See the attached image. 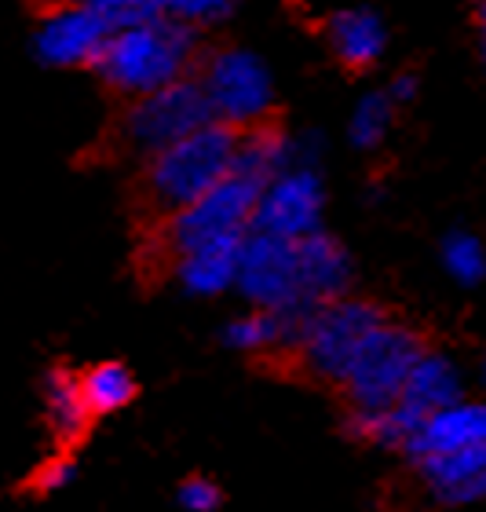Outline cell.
<instances>
[{"label": "cell", "instance_id": "cell-29", "mask_svg": "<svg viewBox=\"0 0 486 512\" xmlns=\"http://www.w3.org/2000/svg\"><path fill=\"white\" fill-rule=\"evenodd\" d=\"M479 381H483V388H486V355H483V363H479Z\"/></svg>", "mask_w": 486, "mask_h": 512}, {"label": "cell", "instance_id": "cell-15", "mask_svg": "<svg viewBox=\"0 0 486 512\" xmlns=\"http://www.w3.org/2000/svg\"><path fill=\"white\" fill-rule=\"evenodd\" d=\"M44 417H48V428H52L59 450H74L81 439L92 432V406L85 399V388H81V374L66 370V366H52L44 374Z\"/></svg>", "mask_w": 486, "mask_h": 512}, {"label": "cell", "instance_id": "cell-23", "mask_svg": "<svg viewBox=\"0 0 486 512\" xmlns=\"http://www.w3.org/2000/svg\"><path fill=\"white\" fill-rule=\"evenodd\" d=\"M439 260H443V271L454 278L457 286H479L486 278V246L468 231L446 235Z\"/></svg>", "mask_w": 486, "mask_h": 512}, {"label": "cell", "instance_id": "cell-26", "mask_svg": "<svg viewBox=\"0 0 486 512\" xmlns=\"http://www.w3.org/2000/svg\"><path fill=\"white\" fill-rule=\"evenodd\" d=\"M176 505L183 512H216L223 505L220 483L212 480V476H187L176 487Z\"/></svg>", "mask_w": 486, "mask_h": 512}, {"label": "cell", "instance_id": "cell-9", "mask_svg": "<svg viewBox=\"0 0 486 512\" xmlns=\"http://www.w3.org/2000/svg\"><path fill=\"white\" fill-rule=\"evenodd\" d=\"M238 293H242L253 308L307 315L296 242L256 235V231L245 238L242 271H238Z\"/></svg>", "mask_w": 486, "mask_h": 512}, {"label": "cell", "instance_id": "cell-3", "mask_svg": "<svg viewBox=\"0 0 486 512\" xmlns=\"http://www.w3.org/2000/svg\"><path fill=\"white\" fill-rule=\"evenodd\" d=\"M264 183L249 180L242 172H231L223 183H216L205 198L180 209V213L158 220V249L169 256L194 253L212 242H227V238H249L253 235V216L260 202Z\"/></svg>", "mask_w": 486, "mask_h": 512}, {"label": "cell", "instance_id": "cell-8", "mask_svg": "<svg viewBox=\"0 0 486 512\" xmlns=\"http://www.w3.org/2000/svg\"><path fill=\"white\" fill-rule=\"evenodd\" d=\"M114 26L117 22H110L103 11L88 8L81 0H59L33 22L30 52L37 63L52 70H77V66L96 70Z\"/></svg>", "mask_w": 486, "mask_h": 512}, {"label": "cell", "instance_id": "cell-11", "mask_svg": "<svg viewBox=\"0 0 486 512\" xmlns=\"http://www.w3.org/2000/svg\"><path fill=\"white\" fill-rule=\"evenodd\" d=\"M486 447V399H461L454 406H443L421 421L406 458H439V454H461V450Z\"/></svg>", "mask_w": 486, "mask_h": 512}, {"label": "cell", "instance_id": "cell-20", "mask_svg": "<svg viewBox=\"0 0 486 512\" xmlns=\"http://www.w3.org/2000/svg\"><path fill=\"white\" fill-rule=\"evenodd\" d=\"M424 417H417L413 410H406L402 403L381 406V410H351L348 414V432L366 447H381L406 454L421 428Z\"/></svg>", "mask_w": 486, "mask_h": 512}, {"label": "cell", "instance_id": "cell-16", "mask_svg": "<svg viewBox=\"0 0 486 512\" xmlns=\"http://www.w3.org/2000/svg\"><path fill=\"white\" fill-rule=\"evenodd\" d=\"M300 161H311L307 158V143L286 136L275 125H256V128H245L242 136H238L234 172H242V176L267 187L275 176H282V172L300 165Z\"/></svg>", "mask_w": 486, "mask_h": 512}, {"label": "cell", "instance_id": "cell-6", "mask_svg": "<svg viewBox=\"0 0 486 512\" xmlns=\"http://www.w3.org/2000/svg\"><path fill=\"white\" fill-rule=\"evenodd\" d=\"M198 81L205 88L212 118L220 125L234 128V132L267 125V114L275 103V81H271V70L256 52L223 48V52L209 55L201 63Z\"/></svg>", "mask_w": 486, "mask_h": 512}, {"label": "cell", "instance_id": "cell-1", "mask_svg": "<svg viewBox=\"0 0 486 512\" xmlns=\"http://www.w3.org/2000/svg\"><path fill=\"white\" fill-rule=\"evenodd\" d=\"M194 63H198V33L161 11V15L117 22L92 74L117 96L139 99L176 85L183 77H194Z\"/></svg>", "mask_w": 486, "mask_h": 512}, {"label": "cell", "instance_id": "cell-24", "mask_svg": "<svg viewBox=\"0 0 486 512\" xmlns=\"http://www.w3.org/2000/svg\"><path fill=\"white\" fill-rule=\"evenodd\" d=\"M74 476H77V461L70 458V450H55V454H48V458L30 472L26 487H30L33 494H59L74 483Z\"/></svg>", "mask_w": 486, "mask_h": 512}, {"label": "cell", "instance_id": "cell-12", "mask_svg": "<svg viewBox=\"0 0 486 512\" xmlns=\"http://www.w3.org/2000/svg\"><path fill=\"white\" fill-rule=\"evenodd\" d=\"M421 491L435 505L465 509L486 502V447L461 450V454H439V458L413 461Z\"/></svg>", "mask_w": 486, "mask_h": 512}, {"label": "cell", "instance_id": "cell-30", "mask_svg": "<svg viewBox=\"0 0 486 512\" xmlns=\"http://www.w3.org/2000/svg\"><path fill=\"white\" fill-rule=\"evenodd\" d=\"M483 55H486V0H483Z\"/></svg>", "mask_w": 486, "mask_h": 512}, {"label": "cell", "instance_id": "cell-25", "mask_svg": "<svg viewBox=\"0 0 486 512\" xmlns=\"http://www.w3.org/2000/svg\"><path fill=\"white\" fill-rule=\"evenodd\" d=\"M234 4H238V0H165V4H161V11H165V15H172L176 22H183V26L198 30V26L223 22L234 11Z\"/></svg>", "mask_w": 486, "mask_h": 512}, {"label": "cell", "instance_id": "cell-18", "mask_svg": "<svg viewBox=\"0 0 486 512\" xmlns=\"http://www.w3.org/2000/svg\"><path fill=\"white\" fill-rule=\"evenodd\" d=\"M465 399V374H461V366L443 352H428L417 359L413 366L410 381L402 388V399L399 403L406 410H413L417 417H428L435 410H443V406H454Z\"/></svg>", "mask_w": 486, "mask_h": 512}, {"label": "cell", "instance_id": "cell-2", "mask_svg": "<svg viewBox=\"0 0 486 512\" xmlns=\"http://www.w3.org/2000/svg\"><path fill=\"white\" fill-rule=\"evenodd\" d=\"M238 136L242 132L220 125V121H209L187 139H180V143H172L161 154L143 161L139 198L154 213V220L180 213L198 198H205L216 183L227 180L234 172Z\"/></svg>", "mask_w": 486, "mask_h": 512}, {"label": "cell", "instance_id": "cell-21", "mask_svg": "<svg viewBox=\"0 0 486 512\" xmlns=\"http://www.w3.org/2000/svg\"><path fill=\"white\" fill-rule=\"evenodd\" d=\"M81 388H85V399L96 417H110L117 410H125V406L136 403L139 395L136 374L117 359H103V363L88 366L81 374Z\"/></svg>", "mask_w": 486, "mask_h": 512}, {"label": "cell", "instance_id": "cell-10", "mask_svg": "<svg viewBox=\"0 0 486 512\" xmlns=\"http://www.w3.org/2000/svg\"><path fill=\"white\" fill-rule=\"evenodd\" d=\"M322 209H326L322 176L311 161H300L260 191L253 231L282 238V242H304L315 231H322Z\"/></svg>", "mask_w": 486, "mask_h": 512}, {"label": "cell", "instance_id": "cell-27", "mask_svg": "<svg viewBox=\"0 0 486 512\" xmlns=\"http://www.w3.org/2000/svg\"><path fill=\"white\" fill-rule=\"evenodd\" d=\"M81 4L103 11L110 22H132L143 19V15H161L165 0H81Z\"/></svg>", "mask_w": 486, "mask_h": 512}, {"label": "cell", "instance_id": "cell-14", "mask_svg": "<svg viewBox=\"0 0 486 512\" xmlns=\"http://www.w3.org/2000/svg\"><path fill=\"white\" fill-rule=\"evenodd\" d=\"M242 249L245 238H227V242H212V246H201L194 253H183L169 264L172 278L191 297H223V293L238 289Z\"/></svg>", "mask_w": 486, "mask_h": 512}, {"label": "cell", "instance_id": "cell-13", "mask_svg": "<svg viewBox=\"0 0 486 512\" xmlns=\"http://www.w3.org/2000/svg\"><path fill=\"white\" fill-rule=\"evenodd\" d=\"M300 253V278H304V304L307 311L333 304V300L348 297L351 286V256L337 238L326 231H315L311 238L296 242Z\"/></svg>", "mask_w": 486, "mask_h": 512}, {"label": "cell", "instance_id": "cell-28", "mask_svg": "<svg viewBox=\"0 0 486 512\" xmlns=\"http://www.w3.org/2000/svg\"><path fill=\"white\" fill-rule=\"evenodd\" d=\"M388 96L395 99V103H410V99L417 96V77H410V74H399V77H395V81H391Z\"/></svg>", "mask_w": 486, "mask_h": 512}, {"label": "cell", "instance_id": "cell-5", "mask_svg": "<svg viewBox=\"0 0 486 512\" xmlns=\"http://www.w3.org/2000/svg\"><path fill=\"white\" fill-rule=\"evenodd\" d=\"M212 118V107L205 99L198 74L183 77L176 85L150 92V96L128 99L125 114L117 121V139L128 154H136L139 161L154 158L165 147L187 139L191 132L205 128Z\"/></svg>", "mask_w": 486, "mask_h": 512}, {"label": "cell", "instance_id": "cell-4", "mask_svg": "<svg viewBox=\"0 0 486 512\" xmlns=\"http://www.w3.org/2000/svg\"><path fill=\"white\" fill-rule=\"evenodd\" d=\"M388 319L381 308H373L366 300L340 297L333 304L307 311L300 322V337H296L293 359L304 366L307 377L322 384H344L355 355L370 333Z\"/></svg>", "mask_w": 486, "mask_h": 512}, {"label": "cell", "instance_id": "cell-17", "mask_svg": "<svg viewBox=\"0 0 486 512\" xmlns=\"http://www.w3.org/2000/svg\"><path fill=\"white\" fill-rule=\"evenodd\" d=\"M300 322L304 315H286V311H242L223 326V344L242 355H293Z\"/></svg>", "mask_w": 486, "mask_h": 512}, {"label": "cell", "instance_id": "cell-7", "mask_svg": "<svg viewBox=\"0 0 486 512\" xmlns=\"http://www.w3.org/2000/svg\"><path fill=\"white\" fill-rule=\"evenodd\" d=\"M424 355L421 337L402 326V322L384 319L362 344L340 392L348 395L351 410H381L402 399V388L410 381L413 366Z\"/></svg>", "mask_w": 486, "mask_h": 512}, {"label": "cell", "instance_id": "cell-19", "mask_svg": "<svg viewBox=\"0 0 486 512\" xmlns=\"http://www.w3.org/2000/svg\"><path fill=\"white\" fill-rule=\"evenodd\" d=\"M329 44L340 55V63L359 70V66H373L381 59L388 33L370 8H344L329 19Z\"/></svg>", "mask_w": 486, "mask_h": 512}, {"label": "cell", "instance_id": "cell-22", "mask_svg": "<svg viewBox=\"0 0 486 512\" xmlns=\"http://www.w3.org/2000/svg\"><path fill=\"white\" fill-rule=\"evenodd\" d=\"M391 118H395V99L388 92H373L355 103L348 118V139L359 150H377L388 139Z\"/></svg>", "mask_w": 486, "mask_h": 512}]
</instances>
